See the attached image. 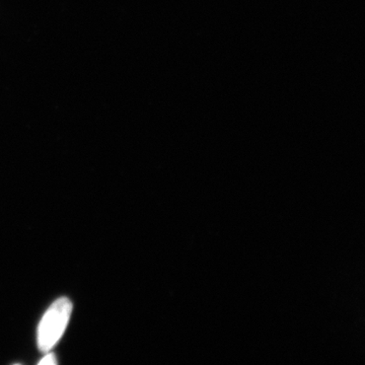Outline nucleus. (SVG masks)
Returning <instances> with one entry per match:
<instances>
[{"label": "nucleus", "instance_id": "f257e3e1", "mask_svg": "<svg viewBox=\"0 0 365 365\" xmlns=\"http://www.w3.org/2000/svg\"><path fill=\"white\" fill-rule=\"evenodd\" d=\"M72 304L66 297L57 299L49 307L38 329V347L49 352L58 343L71 319Z\"/></svg>", "mask_w": 365, "mask_h": 365}, {"label": "nucleus", "instance_id": "f03ea898", "mask_svg": "<svg viewBox=\"0 0 365 365\" xmlns=\"http://www.w3.org/2000/svg\"><path fill=\"white\" fill-rule=\"evenodd\" d=\"M56 364L57 360L55 359L54 355L51 354V353H50V354L46 355L44 359L41 360L39 362L40 365H53Z\"/></svg>", "mask_w": 365, "mask_h": 365}]
</instances>
